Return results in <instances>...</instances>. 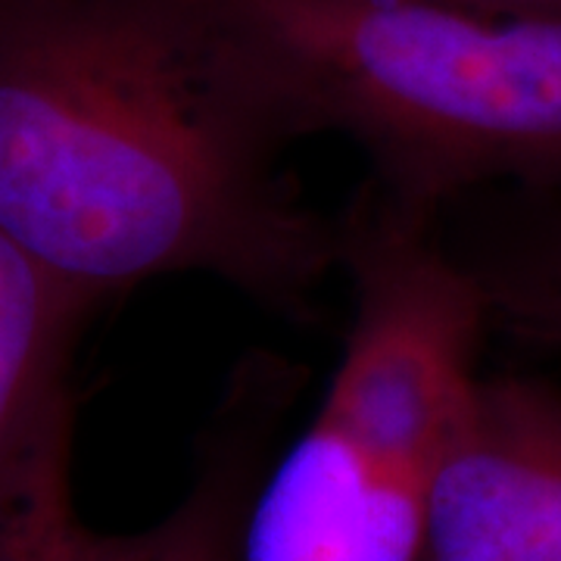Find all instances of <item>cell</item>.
<instances>
[{
    "label": "cell",
    "mask_w": 561,
    "mask_h": 561,
    "mask_svg": "<svg viewBox=\"0 0 561 561\" xmlns=\"http://www.w3.org/2000/svg\"><path fill=\"white\" fill-rule=\"evenodd\" d=\"M181 0H0V228L88 300L206 275L306 321L341 219Z\"/></svg>",
    "instance_id": "1"
},
{
    "label": "cell",
    "mask_w": 561,
    "mask_h": 561,
    "mask_svg": "<svg viewBox=\"0 0 561 561\" xmlns=\"http://www.w3.org/2000/svg\"><path fill=\"white\" fill-rule=\"evenodd\" d=\"M294 140L341 135L371 187L440 221L490 187L561 191V20L449 0H181Z\"/></svg>",
    "instance_id": "2"
},
{
    "label": "cell",
    "mask_w": 561,
    "mask_h": 561,
    "mask_svg": "<svg viewBox=\"0 0 561 561\" xmlns=\"http://www.w3.org/2000/svg\"><path fill=\"white\" fill-rule=\"evenodd\" d=\"M353 324L319 419L427 483L478 390L490 331L478 284L443 238L365 184L341 216Z\"/></svg>",
    "instance_id": "3"
},
{
    "label": "cell",
    "mask_w": 561,
    "mask_h": 561,
    "mask_svg": "<svg viewBox=\"0 0 561 561\" xmlns=\"http://www.w3.org/2000/svg\"><path fill=\"white\" fill-rule=\"evenodd\" d=\"M290 393L294 378L280 365L243 368L209 468L162 522L135 534H101L81 522L69 405L0 486V561H238L243 515L260 483L256 443Z\"/></svg>",
    "instance_id": "4"
},
{
    "label": "cell",
    "mask_w": 561,
    "mask_h": 561,
    "mask_svg": "<svg viewBox=\"0 0 561 561\" xmlns=\"http://www.w3.org/2000/svg\"><path fill=\"white\" fill-rule=\"evenodd\" d=\"M419 561H561V390L478 381L427 478Z\"/></svg>",
    "instance_id": "5"
},
{
    "label": "cell",
    "mask_w": 561,
    "mask_h": 561,
    "mask_svg": "<svg viewBox=\"0 0 561 561\" xmlns=\"http://www.w3.org/2000/svg\"><path fill=\"white\" fill-rule=\"evenodd\" d=\"M424 490L316 415L256 483L238 561H419Z\"/></svg>",
    "instance_id": "6"
},
{
    "label": "cell",
    "mask_w": 561,
    "mask_h": 561,
    "mask_svg": "<svg viewBox=\"0 0 561 561\" xmlns=\"http://www.w3.org/2000/svg\"><path fill=\"white\" fill-rule=\"evenodd\" d=\"M98 302L0 228V486L66 412V362Z\"/></svg>",
    "instance_id": "7"
},
{
    "label": "cell",
    "mask_w": 561,
    "mask_h": 561,
    "mask_svg": "<svg viewBox=\"0 0 561 561\" xmlns=\"http://www.w3.org/2000/svg\"><path fill=\"white\" fill-rule=\"evenodd\" d=\"M443 238L478 284L490 331L561 353V191H515Z\"/></svg>",
    "instance_id": "8"
},
{
    "label": "cell",
    "mask_w": 561,
    "mask_h": 561,
    "mask_svg": "<svg viewBox=\"0 0 561 561\" xmlns=\"http://www.w3.org/2000/svg\"><path fill=\"white\" fill-rule=\"evenodd\" d=\"M461 7H478L490 13H512V16H552L561 20V0H449Z\"/></svg>",
    "instance_id": "9"
}]
</instances>
